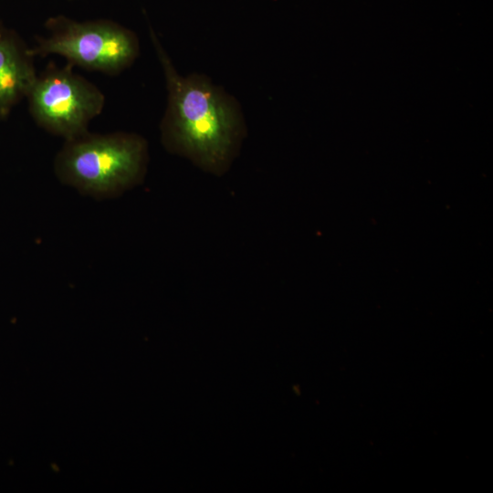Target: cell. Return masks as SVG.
Segmentation results:
<instances>
[{
  "instance_id": "1",
  "label": "cell",
  "mask_w": 493,
  "mask_h": 493,
  "mask_svg": "<svg viewBox=\"0 0 493 493\" xmlns=\"http://www.w3.org/2000/svg\"><path fill=\"white\" fill-rule=\"evenodd\" d=\"M167 89L160 125L167 152L208 173L221 176L237 157L246 126L237 100L204 74L180 75L152 30Z\"/></svg>"
},
{
  "instance_id": "2",
  "label": "cell",
  "mask_w": 493,
  "mask_h": 493,
  "mask_svg": "<svg viewBox=\"0 0 493 493\" xmlns=\"http://www.w3.org/2000/svg\"><path fill=\"white\" fill-rule=\"evenodd\" d=\"M148 163V143L142 136L87 131L65 141L54 159V173L80 194L107 200L142 184Z\"/></svg>"
},
{
  "instance_id": "3",
  "label": "cell",
  "mask_w": 493,
  "mask_h": 493,
  "mask_svg": "<svg viewBox=\"0 0 493 493\" xmlns=\"http://www.w3.org/2000/svg\"><path fill=\"white\" fill-rule=\"evenodd\" d=\"M47 37L30 48L32 55L64 57L70 65L115 75L129 68L140 52L136 34L111 20L79 22L58 16L46 23Z\"/></svg>"
},
{
  "instance_id": "4",
  "label": "cell",
  "mask_w": 493,
  "mask_h": 493,
  "mask_svg": "<svg viewBox=\"0 0 493 493\" xmlns=\"http://www.w3.org/2000/svg\"><path fill=\"white\" fill-rule=\"evenodd\" d=\"M70 66L48 68L37 76L26 96L37 125L64 141L89 131V121L105 104L100 89L74 73Z\"/></svg>"
},
{
  "instance_id": "5",
  "label": "cell",
  "mask_w": 493,
  "mask_h": 493,
  "mask_svg": "<svg viewBox=\"0 0 493 493\" xmlns=\"http://www.w3.org/2000/svg\"><path fill=\"white\" fill-rule=\"evenodd\" d=\"M37 76L30 48L0 24V119L26 98Z\"/></svg>"
}]
</instances>
